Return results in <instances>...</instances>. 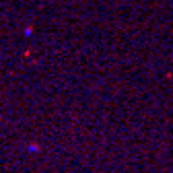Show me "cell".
Returning <instances> with one entry per match:
<instances>
[{
    "instance_id": "6da1fadb",
    "label": "cell",
    "mask_w": 173,
    "mask_h": 173,
    "mask_svg": "<svg viewBox=\"0 0 173 173\" xmlns=\"http://www.w3.org/2000/svg\"><path fill=\"white\" fill-rule=\"evenodd\" d=\"M27 148H29V151H39V146H37V144H29Z\"/></svg>"
}]
</instances>
